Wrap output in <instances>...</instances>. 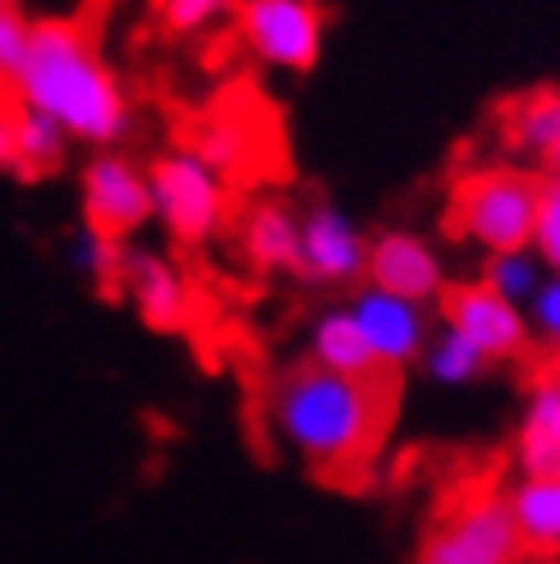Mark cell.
<instances>
[{"label":"cell","instance_id":"6da1fadb","mask_svg":"<svg viewBox=\"0 0 560 564\" xmlns=\"http://www.w3.org/2000/svg\"><path fill=\"white\" fill-rule=\"evenodd\" d=\"M326 372L317 362L280 372L267 390V427L280 449L317 473H354L377 455L390 427V386Z\"/></svg>","mask_w":560,"mask_h":564},{"label":"cell","instance_id":"7a4b0ae2","mask_svg":"<svg viewBox=\"0 0 560 564\" xmlns=\"http://www.w3.org/2000/svg\"><path fill=\"white\" fill-rule=\"evenodd\" d=\"M10 97L42 110L83 148H120L133 129V106L93 37L74 19H33L23 65L10 78Z\"/></svg>","mask_w":560,"mask_h":564},{"label":"cell","instance_id":"3957f363","mask_svg":"<svg viewBox=\"0 0 560 564\" xmlns=\"http://www.w3.org/2000/svg\"><path fill=\"white\" fill-rule=\"evenodd\" d=\"M538 203H542V175L519 171V165H478V171L455 180L445 220H451L455 239L492 258V252L534 248Z\"/></svg>","mask_w":560,"mask_h":564},{"label":"cell","instance_id":"277c9868","mask_svg":"<svg viewBox=\"0 0 560 564\" xmlns=\"http://www.w3.org/2000/svg\"><path fill=\"white\" fill-rule=\"evenodd\" d=\"M152 184V220L165 230V239L180 248H207L230 220V188L226 175L193 152L171 148L148 165Z\"/></svg>","mask_w":560,"mask_h":564},{"label":"cell","instance_id":"5b68a950","mask_svg":"<svg viewBox=\"0 0 560 564\" xmlns=\"http://www.w3.org/2000/svg\"><path fill=\"white\" fill-rule=\"evenodd\" d=\"M524 538L510 514V491L483 487L455 500L418 542L413 564H524Z\"/></svg>","mask_w":560,"mask_h":564},{"label":"cell","instance_id":"8992f818","mask_svg":"<svg viewBox=\"0 0 560 564\" xmlns=\"http://www.w3.org/2000/svg\"><path fill=\"white\" fill-rule=\"evenodd\" d=\"M244 51L280 74H308L322 61V10L317 0H244L235 10Z\"/></svg>","mask_w":560,"mask_h":564},{"label":"cell","instance_id":"52a82bcc","mask_svg":"<svg viewBox=\"0 0 560 564\" xmlns=\"http://www.w3.org/2000/svg\"><path fill=\"white\" fill-rule=\"evenodd\" d=\"M78 212L83 225L110 235V239H138L152 225V184L148 165H138L133 156L101 148L83 161L78 171Z\"/></svg>","mask_w":560,"mask_h":564},{"label":"cell","instance_id":"ba28073f","mask_svg":"<svg viewBox=\"0 0 560 564\" xmlns=\"http://www.w3.org/2000/svg\"><path fill=\"white\" fill-rule=\"evenodd\" d=\"M368 275V239L358 220L317 197L299 212V271L294 280L308 290H354Z\"/></svg>","mask_w":560,"mask_h":564},{"label":"cell","instance_id":"9c48e42d","mask_svg":"<svg viewBox=\"0 0 560 564\" xmlns=\"http://www.w3.org/2000/svg\"><path fill=\"white\" fill-rule=\"evenodd\" d=\"M437 307H441L445 326L469 335V340L492 358V368L496 362H519V358H528V349H534L528 313L519 303L500 299L496 290H487L483 280H460V285H451L441 294Z\"/></svg>","mask_w":560,"mask_h":564},{"label":"cell","instance_id":"30bf717a","mask_svg":"<svg viewBox=\"0 0 560 564\" xmlns=\"http://www.w3.org/2000/svg\"><path fill=\"white\" fill-rule=\"evenodd\" d=\"M349 313L368 340L373 358L381 372H405L423 358L428 340H432V313L428 303H413V299H400V294H386L377 285H363L354 290L349 299Z\"/></svg>","mask_w":560,"mask_h":564},{"label":"cell","instance_id":"8fae6325","mask_svg":"<svg viewBox=\"0 0 560 564\" xmlns=\"http://www.w3.org/2000/svg\"><path fill=\"white\" fill-rule=\"evenodd\" d=\"M120 294L138 313L148 330L157 335H180L193 322V290L189 275L175 267L171 252H161L152 243H133L125 248V285Z\"/></svg>","mask_w":560,"mask_h":564},{"label":"cell","instance_id":"7c38bea8","mask_svg":"<svg viewBox=\"0 0 560 564\" xmlns=\"http://www.w3.org/2000/svg\"><path fill=\"white\" fill-rule=\"evenodd\" d=\"M363 280L428 307L441 303V294L451 290L441 252L413 230H381L377 239H368V275Z\"/></svg>","mask_w":560,"mask_h":564},{"label":"cell","instance_id":"4fadbf2b","mask_svg":"<svg viewBox=\"0 0 560 564\" xmlns=\"http://www.w3.org/2000/svg\"><path fill=\"white\" fill-rule=\"evenodd\" d=\"M519 477H560V372L534 377L515 432Z\"/></svg>","mask_w":560,"mask_h":564},{"label":"cell","instance_id":"5bb4252c","mask_svg":"<svg viewBox=\"0 0 560 564\" xmlns=\"http://www.w3.org/2000/svg\"><path fill=\"white\" fill-rule=\"evenodd\" d=\"M239 252L258 275L299 271V212L280 197H262L239 216Z\"/></svg>","mask_w":560,"mask_h":564},{"label":"cell","instance_id":"9a60e30c","mask_svg":"<svg viewBox=\"0 0 560 564\" xmlns=\"http://www.w3.org/2000/svg\"><path fill=\"white\" fill-rule=\"evenodd\" d=\"M308 362H317L326 372H345V377H377L381 372L354 313H349V303L322 307L313 317V326H308Z\"/></svg>","mask_w":560,"mask_h":564},{"label":"cell","instance_id":"2e32d148","mask_svg":"<svg viewBox=\"0 0 560 564\" xmlns=\"http://www.w3.org/2000/svg\"><path fill=\"white\" fill-rule=\"evenodd\" d=\"M510 514L524 551L560 555V477H519L510 487Z\"/></svg>","mask_w":560,"mask_h":564},{"label":"cell","instance_id":"e0dca14e","mask_svg":"<svg viewBox=\"0 0 560 564\" xmlns=\"http://www.w3.org/2000/svg\"><path fill=\"white\" fill-rule=\"evenodd\" d=\"M14 143H19V180L37 184V180L55 175L65 165L74 138L51 116H42V110H28V106L14 101Z\"/></svg>","mask_w":560,"mask_h":564},{"label":"cell","instance_id":"ac0fdd59","mask_svg":"<svg viewBox=\"0 0 560 564\" xmlns=\"http://www.w3.org/2000/svg\"><path fill=\"white\" fill-rule=\"evenodd\" d=\"M423 377L432 381V386H445V390H464V386H473V381H483L487 377V368H492V358L469 340V335H460L455 326H437L432 330V340H428V349H423Z\"/></svg>","mask_w":560,"mask_h":564},{"label":"cell","instance_id":"d6986e66","mask_svg":"<svg viewBox=\"0 0 560 564\" xmlns=\"http://www.w3.org/2000/svg\"><path fill=\"white\" fill-rule=\"evenodd\" d=\"M506 143L524 156H556L560 152V93H534V97H519L506 110Z\"/></svg>","mask_w":560,"mask_h":564},{"label":"cell","instance_id":"ffe728a7","mask_svg":"<svg viewBox=\"0 0 560 564\" xmlns=\"http://www.w3.org/2000/svg\"><path fill=\"white\" fill-rule=\"evenodd\" d=\"M125 248H129L125 239H110V235L93 230V225H78L65 243V262L74 275L88 280L97 294L116 299L125 285Z\"/></svg>","mask_w":560,"mask_h":564},{"label":"cell","instance_id":"44dd1931","mask_svg":"<svg viewBox=\"0 0 560 564\" xmlns=\"http://www.w3.org/2000/svg\"><path fill=\"white\" fill-rule=\"evenodd\" d=\"M547 267L538 262L534 248H519V252H492V258H483V285L496 290L500 299H510L519 307H528V299L538 294Z\"/></svg>","mask_w":560,"mask_h":564},{"label":"cell","instance_id":"7402d4cb","mask_svg":"<svg viewBox=\"0 0 560 564\" xmlns=\"http://www.w3.org/2000/svg\"><path fill=\"white\" fill-rule=\"evenodd\" d=\"M193 152H198L212 171H220V175H235L239 165L248 161V152H254V143H248V129L235 120V116H212V120H203L198 129H193V143H189Z\"/></svg>","mask_w":560,"mask_h":564},{"label":"cell","instance_id":"603a6c76","mask_svg":"<svg viewBox=\"0 0 560 564\" xmlns=\"http://www.w3.org/2000/svg\"><path fill=\"white\" fill-rule=\"evenodd\" d=\"M244 0H161V23L175 37H198L220 19H230Z\"/></svg>","mask_w":560,"mask_h":564},{"label":"cell","instance_id":"cb8c5ba5","mask_svg":"<svg viewBox=\"0 0 560 564\" xmlns=\"http://www.w3.org/2000/svg\"><path fill=\"white\" fill-rule=\"evenodd\" d=\"M524 313H528V330H534V345L560 358V271L542 275V285L528 299Z\"/></svg>","mask_w":560,"mask_h":564},{"label":"cell","instance_id":"d4e9b609","mask_svg":"<svg viewBox=\"0 0 560 564\" xmlns=\"http://www.w3.org/2000/svg\"><path fill=\"white\" fill-rule=\"evenodd\" d=\"M534 252L547 271H560V184L542 180V203L534 225Z\"/></svg>","mask_w":560,"mask_h":564},{"label":"cell","instance_id":"484cf974","mask_svg":"<svg viewBox=\"0 0 560 564\" xmlns=\"http://www.w3.org/2000/svg\"><path fill=\"white\" fill-rule=\"evenodd\" d=\"M28 37H33V19H28L19 6L0 10V83L10 88L14 69L23 65V51H28Z\"/></svg>","mask_w":560,"mask_h":564},{"label":"cell","instance_id":"4316f807","mask_svg":"<svg viewBox=\"0 0 560 564\" xmlns=\"http://www.w3.org/2000/svg\"><path fill=\"white\" fill-rule=\"evenodd\" d=\"M0 175L19 180V143H14V106H0Z\"/></svg>","mask_w":560,"mask_h":564},{"label":"cell","instance_id":"83f0119b","mask_svg":"<svg viewBox=\"0 0 560 564\" xmlns=\"http://www.w3.org/2000/svg\"><path fill=\"white\" fill-rule=\"evenodd\" d=\"M542 180H551V184H560V152L542 161Z\"/></svg>","mask_w":560,"mask_h":564},{"label":"cell","instance_id":"f1b7e54d","mask_svg":"<svg viewBox=\"0 0 560 564\" xmlns=\"http://www.w3.org/2000/svg\"><path fill=\"white\" fill-rule=\"evenodd\" d=\"M10 6H14V0H0V10H10Z\"/></svg>","mask_w":560,"mask_h":564},{"label":"cell","instance_id":"f546056e","mask_svg":"<svg viewBox=\"0 0 560 564\" xmlns=\"http://www.w3.org/2000/svg\"><path fill=\"white\" fill-rule=\"evenodd\" d=\"M556 560H560V555H556Z\"/></svg>","mask_w":560,"mask_h":564}]
</instances>
